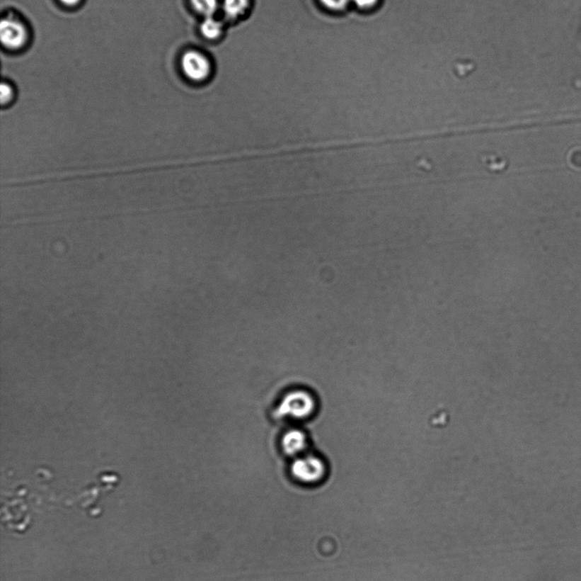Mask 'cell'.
Returning a JSON list of instances; mask_svg holds the SVG:
<instances>
[{
  "label": "cell",
  "instance_id": "obj_1",
  "mask_svg": "<svg viewBox=\"0 0 581 581\" xmlns=\"http://www.w3.org/2000/svg\"><path fill=\"white\" fill-rule=\"evenodd\" d=\"M315 400L304 390L289 391L284 395L277 407L280 418L304 419L313 414Z\"/></svg>",
  "mask_w": 581,
  "mask_h": 581
},
{
  "label": "cell",
  "instance_id": "obj_2",
  "mask_svg": "<svg viewBox=\"0 0 581 581\" xmlns=\"http://www.w3.org/2000/svg\"><path fill=\"white\" fill-rule=\"evenodd\" d=\"M327 468L322 458L307 454L299 456L292 466L293 478L302 484L314 485L326 478Z\"/></svg>",
  "mask_w": 581,
  "mask_h": 581
},
{
  "label": "cell",
  "instance_id": "obj_3",
  "mask_svg": "<svg viewBox=\"0 0 581 581\" xmlns=\"http://www.w3.org/2000/svg\"><path fill=\"white\" fill-rule=\"evenodd\" d=\"M183 73L192 81L200 82L208 79L212 73V64L207 57L196 50L185 53L180 61Z\"/></svg>",
  "mask_w": 581,
  "mask_h": 581
},
{
  "label": "cell",
  "instance_id": "obj_4",
  "mask_svg": "<svg viewBox=\"0 0 581 581\" xmlns=\"http://www.w3.org/2000/svg\"><path fill=\"white\" fill-rule=\"evenodd\" d=\"M26 28L19 21L13 18L3 19L0 24V39L8 49H18L26 43Z\"/></svg>",
  "mask_w": 581,
  "mask_h": 581
},
{
  "label": "cell",
  "instance_id": "obj_5",
  "mask_svg": "<svg viewBox=\"0 0 581 581\" xmlns=\"http://www.w3.org/2000/svg\"><path fill=\"white\" fill-rule=\"evenodd\" d=\"M281 447L289 456H301L307 447V437L305 432L298 429H289L282 437Z\"/></svg>",
  "mask_w": 581,
  "mask_h": 581
},
{
  "label": "cell",
  "instance_id": "obj_6",
  "mask_svg": "<svg viewBox=\"0 0 581 581\" xmlns=\"http://www.w3.org/2000/svg\"><path fill=\"white\" fill-rule=\"evenodd\" d=\"M250 4V0H223L222 9L227 18L236 19L246 13Z\"/></svg>",
  "mask_w": 581,
  "mask_h": 581
},
{
  "label": "cell",
  "instance_id": "obj_7",
  "mask_svg": "<svg viewBox=\"0 0 581 581\" xmlns=\"http://www.w3.org/2000/svg\"><path fill=\"white\" fill-rule=\"evenodd\" d=\"M200 31L206 39L209 40H217L222 35L223 25L221 21L214 18V16H208L202 22Z\"/></svg>",
  "mask_w": 581,
  "mask_h": 581
},
{
  "label": "cell",
  "instance_id": "obj_8",
  "mask_svg": "<svg viewBox=\"0 0 581 581\" xmlns=\"http://www.w3.org/2000/svg\"><path fill=\"white\" fill-rule=\"evenodd\" d=\"M193 9L205 18L214 16L218 10V0H190Z\"/></svg>",
  "mask_w": 581,
  "mask_h": 581
},
{
  "label": "cell",
  "instance_id": "obj_9",
  "mask_svg": "<svg viewBox=\"0 0 581 581\" xmlns=\"http://www.w3.org/2000/svg\"><path fill=\"white\" fill-rule=\"evenodd\" d=\"M322 5L332 11H343L347 9L351 0H319Z\"/></svg>",
  "mask_w": 581,
  "mask_h": 581
},
{
  "label": "cell",
  "instance_id": "obj_10",
  "mask_svg": "<svg viewBox=\"0 0 581 581\" xmlns=\"http://www.w3.org/2000/svg\"><path fill=\"white\" fill-rule=\"evenodd\" d=\"M381 0H351L357 8L360 10L369 11L374 9L379 5Z\"/></svg>",
  "mask_w": 581,
  "mask_h": 581
},
{
  "label": "cell",
  "instance_id": "obj_11",
  "mask_svg": "<svg viewBox=\"0 0 581 581\" xmlns=\"http://www.w3.org/2000/svg\"><path fill=\"white\" fill-rule=\"evenodd\" d=\"M11 98V87L9 85H7V84L3 83L1 88H0V99H1L2 104L9 103Z\"/></svg>",
  "mask_w": 581,
  "mask_h": 581
},
{
  "label": "cell",
  "instance_id": "obj_12",
  "mask_svg": "<svg viewBox=\"0 0 581 581\" xmlns=\"http://www.w3.org/2000/svg\"><path fill=\"white\" fill-rule=\"evenodd\" d=\"M62 4L66 6H74L80 1V0H60Z\"/></svg>",
  "mask_w": 581,
  "mask_h": 581
}]
</instances>
